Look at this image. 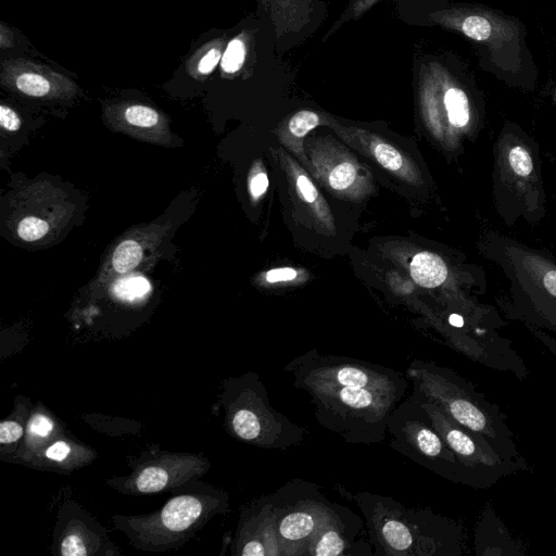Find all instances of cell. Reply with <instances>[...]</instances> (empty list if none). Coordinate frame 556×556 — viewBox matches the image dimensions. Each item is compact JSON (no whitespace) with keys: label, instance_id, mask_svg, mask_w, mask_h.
I'll return each instance as SVG.
<instances>
[{"label":"cell","instance_id":"cell-1","mask_svg":"<svg viewBox=\"0 0 556 556\" xmlns=\"http://www.w3.org/2000/svg\"><path fill=\"white\" fill-rule=\"evenodd\" d=\"M339 492L356 503L367 526L374 554L391 556H460L466 553L462 525L428 508H407L389 496Z\"/></svg>","mask_w":556,"mask_h":556},{"label":"cell","instance_id":"cell-2","mask_svg":"<svg viewBox=\"0 0 556 556\" xmlns=\"http://www.w3.org/2000/svg\"><path fill=\"white\" fill-rule=\"evenodd\" d=\"M480 251L507 280V290L496 300L504 315L556 333V260L492 230L482 233Z\"/></svg>","mask_w":556,"mask_h":556},{"label":"cell","instance_id":"cell-3","mask_svg":"<svg viewBox=\"0 0 556 556\" xmlns=\"http://www.w3.org/2000/svg\"><path fill=\"white\" fill-rule=\"evenodd\" d=\"M406 377L413 394L435 404L458 425L484 438L501 456L523 457L505 414L471 381L451 368L421 359L409 364Z\"/></svg>","mask_w":556,"mask_h":556},{"label":"cell","instance_id":"cell-4","mask_svg":"<svg viewBox=\"0 0 556 556\" xmlns=\"http://www.w3.org/2000/svg\"><path fill=\"white\" fill-rule=\"evenodd\" d=\"M316 421L352 444L382 443L388 420L406 393L370 388L308 389Z\"/></svg>","mask_w":556,"mask_h":556},{"label":"cell","instance_id":"cell-5","mask_svg":"<svg viewBox=\"0 0 556 556\" xmlns=\"http://www.w3.org/2000/svg\"><path fill=\"white\" fill-rule=\"evenodd\" d=\"M494 163V197L502 217L538 219L545 197L529 139H498Z\"/></svg>","mask_w":556,"mask_h":556},{"label":"cell","instance_id":"cell-6","mask_svg":"<svg viewBox=\"0 0 556 556\" xmlns=\"http://www.w3.org/2000/svg\"><path fill=\"white\" fill-rule=\"evenodd\" d=\"M304 392L328 387L370 388L406 393L408 378L392 368L348 356L308 351L285 366Z\"/></svg>","mask_w":556,"mask_h":556},{"label":"cell","instance_id":"cell-7","mask_svg":"<svg viewBox=\"0 0 556 556\" xmlns=\"http://www.w3.org/2000/svg\"><path fill=\"white\" fill-rule=\"evenodd\" d=\"M387 435L392 448L440 477L463 484V471L454 453L413 395L403 399L391 413Z\"/></svg>","mask_w":556,"mask_h":556},{"label":"cell","instance_id":"cell-8","mask_svg":"<svg viewBox=\"0 0 556 556\" xmlns=\"http://www.w3.org/2000/svg\"><path fill=\"white\" fill-rule=\"evenodd\" d=\"M269 496L281 556L306 555L334 503L302 479H292Z\"/></svg>","mask_w":556,"mask_h":556},{"label":"cell","instance_id":"cell-9","mask_svg":"<svg viewBox=\"0 0 556 556\" xmlns=\"http://www.w3.org/2000/svg\"><path fill=\"white\" fill-rule=\"evenodd\" d=\"M426 409L434 429L454 453L463 471L464 485L488 489L502 478L529 470L525 457L501 456L482 437L458 425L435 404L410 393Z\"/></svg>","mask_w":556,"mask_h":556},{"label":"cell","instance_id":"cell-10","mask_svg":"<svg viewBox=\"0 0 556 556\" xmlns=\"http://www.w3.org/2000/svg\"><path fill=\"white\" fill-rule=\"evenodd\" d=\"M237 402L232 405L230 426L242 441L280 451L303 442L305 428L292 422L270 405L266 388L256 374L247 375L241 382Z\"/></svg>","mask_w":556,"mask_h":556},{"label":"cell","instance_id":"cell-11","mask_svg":"<svg viewBox=\"0 0 556 556\" xmlns=\"http://www.w3.org/2000/svg\"><path fill=\"white\" fill-rule=\"evenodd\" d=\"M363 527L364 522L357 514L334 503L331 515L313 539L306 555H371L372 545L363 539L357 540Z\"/></svg>","mask_w":556,"mask_h":556},{"label":"cell","instance_id":"cell-12","mask_svg":"<svg viewBox=\"0 0 556 556\" xmlns=\"http://www.w3.org/2000/svg\"><path fill=\"white\" fill-rule=\"evenodd\" d=\"M2 83L11 89L33 98H68L76 85L63 75L26 61H7L2 64Z\"/></svg>","mask_w":556,"mask_h":556},{"label":"cell","instance_id":"cell-13","mask_svg":"<svg viewBox=\"0 0 556 556\" xmlns=\"http://www.w3.org/2000/svg\"><path fill=\"white\" fill-rule=\"evenodd\" d=\"M114 129L137 139L163 146H173L167 119L155 109L141 103L124 102L105 110Z\"/></svg>","mask_w":556,"mask_h":556},{"label":"cell","instance_id":"cell-14","mask_svg":"<svg viewBox=\"0 0 556 556\" xmlns=\"http://www.w3.org/2000/svg\"><path fill=\"white\" fill-rule=\"evenodd\" d=\"M477 556H523L525 547L515 540L492 505L486 504L475 530Z\"/></svg>","mask_w":556,"mask_h":556},{"label":"cell","instance_id":"cell-15","mask_svg":"<svg viewBox=\"0 0 556 556\" xmlns=\"http://www.w3.org/2000/svg\"><path fill=\"white\" fill-rule=\"evenodd\" d=\"M240 555L281 556L269 495L263 496L255 505L249 534L241 546Z\"/></svg>","mask_w":556,"mask_h":556},{"label":"cell","instance_id":"cell-16","mask_svg":"<svg viewBox=\"0 0 556 556\" xmlns=\"http://www.w3.org/2000/svg\"><path fill=\"white\" fill-rule=\"evenodd\" d=\"M203 505L198 497L180 495L172 498L161 510L159 521L170 532L187 530L200 517Z\"/></svg>","mask_w":556,"mask_h":556},{"label":"cell","instance_id":"cell-17","mask_svg":"<svg viewBox=\"0 0 556 556\" xmlns=\"http://www.w3.org/2000/svg\"><path fill=\"white\" fill-rule=\"evenodd\" d=\"M410 275L419 286L435 288L446 280L448 270L441 256L431 252H421L412 260Z\"/></svg>","mask_w":556,"mask_h":556},{"label":"cell","instance_id":"cell-18","mask_svg":"<svg viewBox=\"0 0 556 556\" xmlns=\"http://www.w3.org/2000/svg\"><path fill=\"white\" fill-rule=\"evenodd\" d=\"M146 243L137 238L121 241L111 257V267L116 274H127L135 269L143 260Z\"/></svg>","mask_w":556,"mask_h":556},{"label":"cell","instance_id":"cell-19","mask_svg":"<svg viewBox=\"0 0 556 556\" xmlns=\"http://www.w3.org/2000/svg\"><path fill=\"white\" fill-rule=\"evenodd\" d=\"M448 122L458 128L467 126L470 118L466 93L458 88H450L444 96Z\"/></svg>","mask_w":556,"mask_h":556},{"label":"cell","instance_id":"cell-20","mask_svg":"<svg viewBox=\"0 0 556 556\" xmlns=\"http://www.w3.org/2000/svg\"><path fill=\"white\" fill-rule=\"evenodd\" d=\"M168 473L160 467L143 469L136 479V486L142 493H154L165 488Z\"/></svg>","mask_w":556,"mask_h":556},{"label":"cell","instance_id":"cell-21","mask_svg":"<svg viewBox=\"0 0 556 556\" xmlns=\"http://www.w3.org/2000/svg\"><path fill=\"white\" fill-rule=\"evenodd\" d=\"M49 229V224L45 219L28 215L18 222L16 232L22 240L34 242L42 239Z\"/></svg>","mask_w":556,"mask_h":556},{"label":"cell","instance_id":"cell-22","mask_svg":"<svg viewBox=\"0 0 556 556\" xmlns=\"http://www.w3.org/2000/svg\"><path fill=\"white\" fill-rule=\"evenodd\" d=\"M150 287L148 281L138 276L124 278L114 286V294L126 301H131L143 296Z\"/></svg>","mask_w":556,"mask_h":556},{"label":"cell","instance_id":"cell-23","mask_svg":"<svg viewBox=\"0 0 556 556\" xmlns=\"http://www.w3.org/2000/svg\"><path fill=\"white\" fill-rule=\"evenodd\" d=\"M244 58V42L239 38L230 40L220 60L223 71L228 74L236 73L242 66Z\"/></svg>","mask_w":556,"mask_h":556},{"label":"cell","instance_id":"cell-24","mask_svg":"<svg viewBox=\"0 0 556 556\" xmlns=\"http://www.w3.org/2000/svg\"><path fill=\"white\" fill-rule=\"evenodd\" d=\"M319 123V117L312 111H300L289 122V130L298 138L304 137Z\"/></svg>","mask_w":556,"mask_h":556},{"label":"cell","instance_id":"cell-25","mask_svg":"<svg viewBox=\"0 0 556 556\" xmlns=\"http://www.w3.org/2000/svg\"><path fill=\"white\" fill-rule=\"evenodd\" d=\"M356 177V169L351 163L337 165L329 175V184L336 190H343L353 184Z\"/></svg>","mask_w":556,"mask_h":556},{"label":"cell","instance_id":"cell-26","mask_svg":"<svg viewBox=\"0 0 556 556\" xmlns=\"http://www.w3.org/2000/svg\"><path fill=\"white\" fill-rule=\"evenodd\" d=\"M463 31L475 40H485L491 35V25L488 20L481 16H468L463 22Z\"/></svg>","mask_w":556,"mask_h":556},{"label":"cell","instance_id":"cell-27","mask_svg":"<svg viewBox=\"0 0 556 556\" xmlns=\"http://www.w3.org/2000/svg\"><path fill=\"white\" fill-rule=\"evenodd\" d=\"M374 154L377 161L390 170H399L403 165L401 154L387 143H378L375 146Z\"/></svg>","mask_w":556,"mask_h":556},{"label":"cell","instance_id":"cell-28","mask_svg":"<svg viewBox=\"0 0 556 556\" xmlns=\"http://www.w3.org/2000/svg\"><path fill=\"white\" fill-rule=\"evenodd\" d=\"M222 59V53L219 48L217 47H211L207 49L204 53L201 54L197 62V72L200 75H207L210 74L214 67L217 65V63Z\"/></svg>","mask_w":556,"mask_h":556},{"label":"cell","instance_id":"cell-29","mask_svg":"<svg viewBox=\"0 0 556 556\" xmlns=\"http://www.w3.org/2000/svg\"><path fill=\"white\" fill-rule=\"evenodd\" d=\"M61 554L64 556H83L87 554V549L78 535L70 534L61 543Z\"/></svg>","mask_w":556,"mask_h":556},{"label":"cell","instance_id":"cell-30","mask_svg":"<svg viewBox=\"0 0 556 556\" xmlns=\"http://www.w3.org/2000/svg\"><path fill=\"white\" fill-rule=\"evenodd\" d=\"M20 115L10 106L1 104L0 106V125L7 131H16L21 128Z\"/></svg>","mask_w":556,"mask_h":556},{"label":"cell","instance_id":"cell-31","mask_svg":"<svg viewBox=\"0 0 556 556\" xmlns=\"http://www.w3.org/2000/svg\"><path fill=\"white\" fill-rule=\"evenodd\" d=\"M23 434L22 427L11 420L2 421L0 424V442L3 444L17 441Z\"/></svg>","mask_w":556,"mask_h":556},{"label":"cell","instance_id":"cell-32","mask_svg":"<svg viewBox=\"0 0 556 556\" xmlns=\"http://www.w3.org/2000/svg\"><path fill=\"white\" fill-rule=\"evenodd\" d=\"M52 428V421L48 417L40 414L35 415L28 424L29 432L36 437L41 438L48 435Z\"/></svg>","mask_w":556,"mask_h":556},{"label":"cell","instance_id":"cell-33","mask_svg":"<svg viewBox=\"0 0 556 556\" xmlns=\"http://www.w3.org/2000/svg\"><path fill=\"white\" fill-rule=\"evenodd\" d=\"M526 328L533 338L541 342L556 358V338L548 334L545 330L534 326L527 325Z\"/></svg>","mask_w":556,"mask_h":556},{"label":"cell","instance_id":"cell-34","mask_svg":"<svg viewBox=\"0 0 556 556\" xmlns=\"http://www.w3.org/2000/svg\"><path fill=\"white\" fill-rule=\"evenodd\" d=\"M296 186L301 192L303 199L307 202L316 201L318 193L312 181L306 176H299L296 179Z\"/></svg>","mask_w":556,"mask_h":556},{"label":"cell","instance_id":"cell-35","mask_svg":"<svg viewBox=\"0 0 556 556\" xmlns=\"http://www.w3.org/2000/svg\"><path fill=\"white\" fill-rule=\"evenodd\" d=\"M296 275V271L290 267L275 268L266 273V280L268 282L289 281Z\"/></svg>","mask_w":556,"mask_h":556},{"label":"cell","instance_id":"cell-36","mask_svg":"<svg viewBox=\"0 0 556 556\" xmlns=\"http://www.w3.org/2000/svg\"><path fill=\"white\" fill-rule=\"evenodd\" d=\"M71 452V447L66 442L58 441L49 446L46 451V456L52 460H64Z\"/></svg>","mask_w":556,"mask_h":556},{"label":"cell","instance_id":"cell-37","mask_svg":"<svg viewBox=\"0 0 556 556\" xmlns=\"http://www.w3.org/2000/svg\"><path fill=\"white\" fill-rule=\"evenodd\" d=\"M268 187V178L265 173L254 175L250 180V192L254 199L261 197Z\"/></svg>","mask_w":556,"mask_h":556}]
</instances>
